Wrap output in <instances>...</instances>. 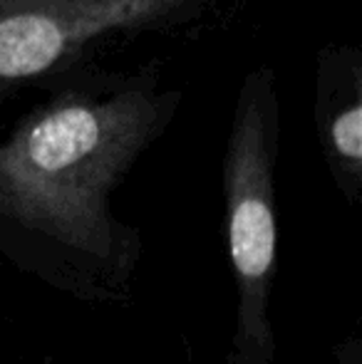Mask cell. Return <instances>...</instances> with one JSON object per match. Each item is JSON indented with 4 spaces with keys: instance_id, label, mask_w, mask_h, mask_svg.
<instances>
[{
    "instance_id": "cell-4",
    "label": "cell",
    "mask_w": 362,
    "mask_h": 364,
    "mask_svg": "<svg viewBox=\"0 0 362 364\" xmlns=\"http://www.w3.org/2000/svg\"><path fill=\"white\" fill-rule=\"evenodd\" d=\"M330 146L335 156L348 166V171L358 178L362 164V107L358 102L335 117L330 127Z\"/></svg>"
},
{
    "instance_id": "cell-3",
    "label": "cell",
    "mask_w": 362,
    "mask_h": 364,
    "mask_svg": "<svg viewBox=\"0 0 362 364\" xmlns=\"http://www.w3.org/2000/svg\"><path fill=\"white\" fill-rule=\"evenodd\" d=\"M186 0H0V90L43 75L112 28L151 23Z\"/></svg>"
},
{
    "instance_id": "cell-1",
    "label": "cell",
    "mask_w": 362,
    "mask_h": 364,
    "mask_svg": "<svg viewBox=\"0 0 362 364\" xmlns=\"http://www.w3.org/2000/svg\"><path fill=\"white\" fill-rule=\"evenodd\" d=\"M147 92L68 100L0 144V213L85 253L112 250L110 191L161 122Z\"/></svg>"
},
{
    "instance_id": "cell-2",
    "label": "cell",
    "mask_w": 362,
    "mask_h": 364,
    "mask_svg": "<svg viewBox=\"0 0 362 364\" xmlns=\"http://www.w3.org/2000/svg\"><path fill=\"white\" fill-rule=\"evenodd\" d=\"M226 235L228 258L238 288V317L231 364H271L273 337L268 325V297L275 275L273 146L268 129L266 92H241L226 168Z\"/></svg>"
}]
</instances>
